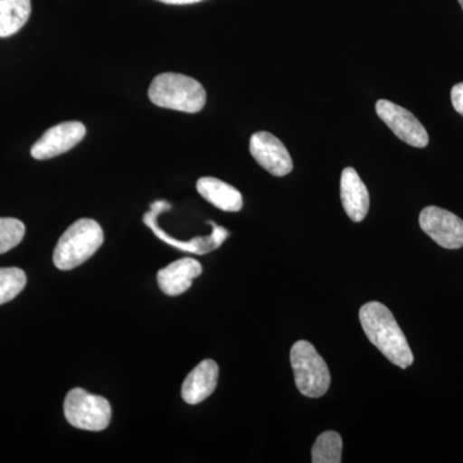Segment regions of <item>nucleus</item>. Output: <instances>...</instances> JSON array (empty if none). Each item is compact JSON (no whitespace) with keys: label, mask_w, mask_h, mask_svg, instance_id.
Masks as SVG:
<instances>
[{"label":"nucleus","mask_w":463,"mask_h":463,"mask_svg":"<svg viewBox=\"0 0 463 463\" xmlns=\"http://www.w3.org/2000/svg\"><path fill=\"white\" fill-rule=\"evenodd\" d=\"M164 207H170V205L165 203V201H157V203H152L151 212L145 215V223L154 231V233L156 234L158 239L163 240L164 242L169 243V245L174 246V248L182 250V251L197 255L207 254V252L218 249L219 246L224 242V240L230 236V233H228L225 228L219 227V225L210 222V224L214 227V231H213L210 236L199 237V239H194L188 241V242H182V241L173 239V237H170L165 232L160 230L156 224V216L158 213L163 212Z\"/></svg>","instance_id":"9d476101"},{"label":"nucleus","mask_w":463,"mask_h":463,"mask_svg":"<svg viewBox=\"0 0 463 463\" xmlns=\"http://www.w3.org/2000/svg\"><path fill=\"white\" fill-rule=\"evenodd\" d=\"M26 282V274L20 268H0V306L14 300Z\"/></svg>","instance_id":"f3484780"},{"label":"nucleus","mask_w":463,"mask_h":463,"mask_svg":"<svg viewBox=\"0 0 463 463\" xmlns=\"http://www.w3.org/2000/svg\"><path fill=\"white\" fill-rule=\"evenodd\" d=\"M359 319L368 340L392 364L403 370L412 365V350L388 307L377 301L364 304L359 310Z\"/></svg>","instance_id":"f257e3e1"},{"label":"nucleus","mask_w":463,"mask_h":463,"mask_svg":"<svg viewBox=\"0 0 463 463\" xmlns=\"http://www.w3.org/2000/svg\"><path fill=\"white\" fill-rule=\"evenodd\" d=\"M87 128L79 121H66L51 128L43 134L41 139L32 147V156L35 160H50L66 154L83 141Z\"/></svg>","instance_id":"6e6552de"},{"label":"nucleus","mask_w":463,"mask_h":463,"mask_svg":"<svg viewBox=\"0 0 463 463\" xmlns=\"http://www.w3.org/2000/svg\"><path fill=\"white\" fill-rule=\"evenodd\" d=\"M32 14V0H0V38L14 35Z\"/></svg>","instance_id":"2eb2a0df"},{"label":"nucleus","mask_w":463,"mask_h":463,"mask_svg":"<svg viewBox=\"0 0 463 463\" xmlns=\"http://www.w3.org/2000/svg\"><path fill=\"white\" fill-rule=\"evenodd\" d=\"M149 100L161 109L196 114L206 105V90L196 79L187 75L165 72L152 80Z\"/></svg>","instance_id":"f03ea898"},{"label":"nucleus","mask_w":463,"mask_h":463,"mask_svg":"<svg viewBox=\"0 0 463 463\" xmlns=\"http://www.w3.org/2000/svg\"><path fill=\"white\" fill-rule=\"evenodd\" d=\"M341 203L353 222L364 221L370 209V194L361 176L353 167H346L341 174Z\"/></svg>","instance_id":"ddd939ff"},{"label":"nucleus","mask_w":463,"mask_h":463,"mask_svg":"<svg viewBox=\"0 0 463 463\" xmlns=\"http://www.w3.org/2000/svg\"><path fill=\"white\" fill-rule=\"evenodd\" d=\"M203 273V265L192 258L179 259L158 270L157 282L161 291L169 297L184 294L192 286V281Z\"/></svg>","instance_id":"9b49d317"},{"label":"nucleus","mask_w":463,"mask_h":463,"mask_svg":"<svg viewBox=\"0 0 463 463\" xmlns=\"http://www.w3.org/2000/svg\"><path fill=\"white\" fill-rule=\"evenodd\" d=\"M25 232V224L18 219L0 218V255L20 245Z\"/></svg>","instance_id":"a211bd4d"},{"label":"nucleus","mask_w":463,"mask_h":463,"mask_svg":"<svg viewBox=\"0 0 463 463\" xmlns=\"http://www.w3.org/2000/svg\"><path fill=\"white\" fill-rule=\"evenodd\" d=\"M420 227L444 249L463 248V221L438 206H428L420 214Z\"/></svg>","instance_id":"0eeeda50"},{"label":"nucleus","mask_w":463,"mask_h":463,"mask_svg":"<svg viewBox=\"0 0 463 463\" xmlns=\"http://www.w3.org/2000/svg\"><path fill=\"white\" fill-rule=\"evenodd\" d=\"M63 412L67 422L80 430L102 431L111 422L112 408L108 399L75 388L67 392Z\"/></svg>","instance_id":"39448f33"},{"label":"nucleus","mask_w":463,"mask_h":463,"mask_svg":"<svg viewBox=\"0 0 463 463\" xmlns=\"http://www.w3.org/2000/svg\"><path fill=\"white\" fill-rule=\"evenodd\" d=\"M343 452V439L336 431H326L317 438L312 449L315 463H340Z\"/></svg>","instance_id":"dca6fc26"},{"label":"nucleus","mask_w":463,"mask_h":463,"mask_svg":"<svg viewBox=\"0 0 463 463\" xmlns=\"http://www.w3.org/2000/svg\"><path fill=\"white\" fill-rule=\"evenodd\" d=\"M458 2H459V5H461V7L463 9V0H458Z\"/></svg>","instance_id":"412c9836"},{"label":"nucleus","mask_w":463,"mask_h":463,"mask_svg":"<svg viewBox=\"0 0 463 463\" xmlns=\"http://www.w3.org/2000/svg\"><path fill=\"white\" fill-rule=\"evenodd\" d=\"M219 367L213 359H205L191 371L182 385V398L194 405L209 398L218 385Z\"/></svg>","instance_id":"f8f14e48"},{"label":"nucleus","mask_w":463,"mask_h":463,"mask_svg":"<svg viewBox=\"0 0 463 463\" xmlns=\"http://www.w3.org/2000/svg\"><path fill=\"white\" fill-rule=\"evenodd\" d=\"M157 2L164 3V5H194V3H200L203 0H157Z\"/></svg>","instance_id":"aec40b11"},{"label":"nucleus","mask_w":463,"mask_h":463,"mask_svg":"<svg viewBox=\"0 0 463 463\" xmlns=\"http://www.w3.org/2000/svg\"><path fill=\"white\" fill-rule=\"evenodd\" d=\"M105 241L102 227L93 219H79L58 240L53 263L58 269L71 270L90 260Z\"/></svg>","instance_id":"7ed1b4c3"},{"label":"nucleus","mask_w":463,"mask_h":463,"mask_svg":"<svg viewBox=\"0 0 463 463\" xmlns=\"http://www.w3.org/2000/svg\"><path fill=\"white\" fill-rule=\"evenodd\" d=\"M450 99H452L453 108L459 115L463 116V83L456 84L452 88Z\"/></svg>","instance_id":"6ab92c4d"},{"label":"nucleus","mask_w":463,"mask_h":463,"mask_svg":"<svg viewBox=\"0 0 463 463\" xmlns=\"http://www.w3.org/2000/svg\"><path fill=\"white\" fill-rule=\"evenodd\" d=\"M376 112L401 141L416 148H425L429 145V134L425 127L407 109L390 100L380 99L376 103Z\"/></svg>","instance_id":"423d86ee"},{"label":"nucleus","mask_w":463,"mask_h":463,"mask_svg":"<svg viewBox=\"0 0 463 463\" xmlns=\"http://www.w3.org/2000/svg\"><path fill=\"white\" fill-rule=\"evenodd\" d=\"M250 152L255 161L274 176H285L294 169L288 148L272 133L258 132L250 139Z\"/></svg>","instance_id":"1a4fd4ad"},{"label":"nucleus","mask_w":463,"mask_h":463,"mask_svg":"<svg viewBox=\"0 0 463 463\" xmlns=\"http://www.w3.org/2000/svg\"><path fill=\"white\" fill-rule=\"evenodd\" d=\"M289 359L298 392L309 398L323 397L330 388L331 374L316 347L309 341H298L292 346Z\"/></svg>","instance_id":"20e7f679"},{"label":"nucleus","mask_w":463,"mask_h":463,"mask_svg":"<svg viewBox=\"0 0 463 463\" xmlns=\"http://www.w3.org/2000/svg\"><path fill=\"white\" fill-rule=\"evenodd\" d=\"M196 187L203 199L223 212L236 213L242 209L241 192L221 179L203 176L197 182Z\"/></svg>","instance_id":"4468645a"}]
</instances>
